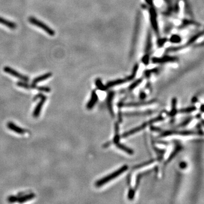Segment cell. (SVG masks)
<instances>
[{
	"label": "cell",
	"mask_w": 204,
	"mask_h": 204,
	"mask_svg": "<svg viewBox=\"0 0 204 204\" xmlns=\"http://www.w3.org/2000/svg\"><path fill=\"white\" fill-rule=\"evenodd\" d=\"M151 123H153L152 120H151L149 121L148 122H144L143 124H142L141 126H137L136 128H134L133 129L130 130L122 134V137L123 138H126V137H129L130 135H132V134H135L136 133L138 132H140V130L145 129L146 127L147 126H148L149 124H151Z\"/></svg>",
	"instance_id": "4"
},
{
	"label": "cell",
	"mask_w": 204,
	"mask_h": 204,
	"mask_svg": "<svg viewBox=\"0 0 204 204\" xmlns=\"http://www.w3.org/2000/svg\"><path fill=\"white\" fill-rule=\"evenodd\" d=\"M35 197V194L30 192L18 197L17 202L19 203H24L28 201L31 200Z\"/></svg>",
	"instance_id": "11"
},
{
	"label": "cell",
	"mask_w": 204,
	"mask_h": 204,
	"mask_svg": "<svg viewBox=\"0 0 204 204\" xmlns=\"http://www.w3.org/2000/svg\"><path fill=\"white\" fill-rule=\"evenodd\" d=\"M127 81L126 79H116L114 81H112L109 82H108L106 85V86L107 87L108 89V88H111L113 87L114 86H117V85H122L124 83H126Z\"/></svg>",
	"instance_id": "13"
},
{
	"label": "cell",
	"mask_w": 204,
	"mask_h": 204,
	"mask_svg": "<svg viewBox=\"0 0 204 204\" xmlns=\"http://www.w3.org/2000/svg\"><path fill=\"white\" fill-rule=\"evenodd\" d=\"M154 160H151V161H149L146 162H145L143 163V164H141V165H137V166H136L135 167H134V169H136V168H140L141 167H144L145 166H147V165H150V164H151L154 162Z\"/></svg>",
	"instance_id": "27"
},
{
	"label": "cell",
	"mask_w": 204,
	"mask_h": 204,
	"mask_svg": "<svg viewBox=\"0 0 204 204\" xmlns=\"http://www.w3.org/2000/svg\"><path fill=\"white\" fill-rule=\"evenodd\" d=\"M140 97L141 99H145L146 98V94L144 92H141L140 93Z\"/></svg>",
	"instance_id": "31"
},
{
	"label": "cell",
	"mask_w": 204,
	"mask_h": 204,
	"mask_svg": "<svg viewBox=\"0 0 204 204\" xmlns=\"http://www.w3.org/2000/svg\"><path fill=\"white\" fill-rule=\"evenodd\" d=\"M114 93L113 92H110V93L108 94V107H109V109H110V112H111V115H114V112H113V110L112 109V105H111V100L112 99V98L114 97Z\"/></svg>",
	"instance_id": "22"
},
{
	"label": "cell",
	"mask_w": 204,
	"mask_h": 204,
	"mask_svg": "<svg viewBox=\"0 0 204 204\" xmlns=\"http://www.w3.org/2000/svg\"><path fill=\"white\" fill-rule=\"evenodd\" d=\"M44 96V95L43 94H36L35 97H34L33 100H34V101H36V100H37V99H41V98H43Z\"/></svg>",
	"instance_id": "29"
},
{
	"label": "cell",
	"mask_w": 204,
	"mask_h": 204,
	"mask_svg": "<svg viewBox=\"0 0 204 204\" xmlns=\"http://www.w3.org/2000/svg\"><path fill=\"white\" fill-rule=\"evenodd\" d=\"M196 47H204V42H201V43L197 44Z\"/></svg>",
	"instance_id": "32"
},
{
	"label": "cell",
	"mask_w": 204,
	"mask_h": 204,
	"mask_svg": "<svg viewBox=\"0 0 204 204\" xmlns=\"http://www.w3.org/2000/svg\"><path fill=\"white\" fill-rule=\"evenodd\" d=\"M17 85L18 87H20L22 88H24L26 89H36L37 88V85L35 84H29L27 82H25V81H20L17 83Z\"/></svg>",
	"instance_id": "14"
},
{
	"label": "cell",
	"mask_w": 204,
	"mask_h": 204,
	"mask_svg": "<svg viewBox=\"0 0 204 204\" xmlns=\"http://www.w3.org/2000/svg\"><path fill=\"white\" fill-rule=\"evenodd\" d=\"M151 33L150 31L148 32L147 36L146 42V47H145V52L146 53L149 52L151 49L152 47V39H151Z\"/></svg>",
	"instance_id": "16"
},
{
	"label": "cell",
	"mask_w": 204,
	"mask_h": 204,
	"mask_svg": "<svg viewBox=\"0 0 204 204\" xmlns=\"http://www.w3.org/2000/svg\"><path fill=\"white\" fill-rule=\"evenodd\" d=\"M149 13L150 16L151 25L154 30L155 32L158 34H159V28L158 25L157 19V13L154 9V7H150L149 10Z\"/></svg>",
	"instance_id": "5"
},
{
	"label": "cell",
	"mask_w": 204,
	"mask_h": 204,
	"mask_svg": "<svg viewBox=\"0 0 204 204\" xmlns=\"http://www.w3.org/2000/svg\"><path fill=\"white\" fill-rule=\"evenodd\" d=\"M7 127L8 129L16 133H18L19 134L23 135V134H25V133H29V130L21 128V127H19L18 126H17L16 124H15L13 122H8L7 123Z\"/></svg>",
	"instance_id": "7"
},
{
	"label": "cell",
	"mask_w": 204,
	"mask_h": 204,
	"mask_svg": "<svg viewBox=\"0 0 204 204\" xmlns=\"http://www.w3.org/2000/svg\"><path fill=\"white\" fill-rule=\"evenodd\" d=\"M139 16H140V14H138L137 19L136 28H135V31H134V37H133V39L132 48V50L133 51L132 54H133V52L134 51L135 45H136V42L137 40L138 34H139V31H140V19Z\"/></svg>",
	"instance_id": "9"
},
{
	"label": "cell",
	"mask_w": 204,
	"mask_h": 204,
	"mask_svg": "<svg viewBox=\"0 0 204 204\" xmlns=\"http://www.w3.org/2000/svg\"><path fill=\"white\" fill-rule=\"evenodd\" d=\"M138 68H139V65H138V64H137L134 65V66L133 67V69L132 74L129 75V76H128L127 78H126L128 82L130 81H132L133 79L135 78V77H136V75H137V72H138Z\"/></svg>",
	"instance_id": "19"
},
{
	"label": "cell",
	"mask_w": 204,
	"mask_h": 204,
	"mask_svg": "<svg viewBox=\"0 0 204 204\" xmlns=\"http://www.w3.org/2000/svg\"><path fill=\"white\" fill-rule=\"evenodd\" d=\"M29 21L32 25L38 26V27L42 29L48 35H50V36L54 35L55 32L54 31V30L52 29H50V27L49 26H48L46 24L44 23L43 22L40 21L39 20L37 19L36 18L33 17H30L29 18Z\"/></svg>",
	"instance_id": "2"
},
{
	"label": "cell",
	"mask_w": 204,
	"mask_h": 204,
	"mask_svg": "<svg viewBox=\"0 0 204 204\" xmlns=\"http://www.w3.org/2000/svg\"><path fill=\"white\" fill-rule=\"evenodd\" d=\"M135 193H136V190L134 189H132V188H130L129 192H128V197L129 200H132L133 199L134 195H135Z\"/></svg>",
	"instance_id": "26"
},
{
	"label": "cell",
	"mask_w": 204,
	"mask_h": 204,
	"mask_svg": "<svg viewBox=\"0 0 204 204\" xmlns=\"http://www.w3.org/2000/svg\"><path fill=\"white\" fill-rule=\"evenodd\" d=\"M46 100H47V97H46L45 95L40 99L39 102L36 105V107L35 108L34 112H33V114H32V116L34 118H38L39 116L40 112H41L43 107V105L46 102Z\"/></svg>",
	"instance_id": "8"
},
{
	"label": "cell",
	"mask_w": 204,
	"mask_h": 204,
	"mask_svg": "<svg viewBox=\"0 0 204 204\" xmlns=\"http://www.w3.org/2000/svg\"><path fill=\"white\" fill-rule=\"evenodd\" d=\"M177 60H178V58L175 57L170 56H165L162 58H153L152 62L154 64H163L166 62H174Z\"/></svg>",
	"instance_id": "6"
},
{
	"label": "cell",
	"mask_w": 204,
	"mask_h": 204,
	"mask_svg": "<svg viewBox=\"0 0 204 204\" xmlns=\"http://www.w3.org/2000/svg\"><path fill=\"white\" fill-rule=\"evenodd\" d=\"M143 79L142 78L138 79L137 80H136V81H134V82H133L130 86H129L128 89L129 90H132L134 89L136 87L138 86L140 83H141L142 82Z\"/></svg>",
	"instance_id": "23"
},
{
	"label": "cell",
	"mask_w": 204,
	"mask_h": 204,
	"mask_svg": "<svg viewBox=\"0 0 204 204\" xmlns=\"http://www.w3.org/2000/svg\"><path fill=\"white\" fill-rule=\"evenodd\" d=\"M52 75V73H50V72L47 73H46V74H44L43 75H40L39 77H36L34 79V80L32 81V83L36 85L38 83L40 82L43 81H45V80H46L47 79L50 78V77H51Z\"/></svg>",
	"instance_id": "12"
},
{
	"label": "cell",
	"mask_w": 204,
	"mask_h": 204,
	"mask_svg": "<svg viewBox=\"0 0 204 204\" xmlns=\"http://www.w3.org/2000/svg\"><path fill=\"white\" fill-rule=\"evenodd\" d=\"M115 126V137H114V140H113V142L116 145V144L120 142V134H119V126H118V123H116Z\"/></svg>",
	"instance_id": "18"
},
{
	"label": "cell",
	"mask_w": 204,
	"mask_h": 204,
	"mask_svg": "<svg viewBox=\"0 0 204 204\" xmlns=\"http://www.w3.org/2000/svg\"><path fill=\"white\" fill-rule=\"evenodd\" d=\"M4 71L6 73L9 74H10L11 75L19 79H21L22 81H25V82H29L30 79H29V77L26 76V75H23L21 74L19 72L16 71L14 69H12V68L9 67V66H5L4 68Z\"/></svg>",
	"instance_id": "3"
},
{
	"label": "cell",
	"mask_w": 204,
	"mask_h": 204,
	"mask_svg": "<svg viewBox=\"0 0 204 204\" xmlns=\"http://www.w3.org/2000/svg\"><path fill=\"white\" fill-rule=\"evenodd\" d=\"M0 24L6 26L8 28L12 29V30L15 29L17 27V25L15 24L14 23L9 21H7L6 19H4V18H2L1 17H0Z\"/></svg>",
	"instance_id": "15"
},
{
	"label": "cell",
	"mask_w": 204,
	"mask_h": 204,
	"mask_svg": "<svg viewBox=\"0 0 204 204\" xmlns=\"http://www.w3.org/2000/svg\"><path fill=\"white\" fill-rule=\"evenodd\" d=\"M152 102H141V103H132L128 104H122V106H128V107H134V106H145L147 104H150Z\"/></svg>",
	"instance_id": "21"
},
{
	"label": "cell",
	"mask_w": 204,
	"mask_h": 204,
	"mask_svg": "<svg viewBox=\"0 0 204 204\" xmlns=\"http://www.w3.org/2000/svg\"><path fill=\"white\" fill-rule=\"evenodd\" d=\"M149 61H150V56L148 54H146L144 55L143 58H142V61L143 62V64L145 65L149 64Z\"/></svg>",
	"instance_id": "28"
},
{
	"label": "cell",
	"mask_w": 204,
	"mask_h": 204,
	"mask_svg": "<svg viewBox=\"0 0 204 204\" xmlns=\"http://www.w3.org/2000/svg\"><path fill=\"white\" fill-rule=\"evenodd\" d=\"M116 146H117V147H118V149H120V150L125 151L126 153L130 154V155H132L134 153V151H133L132 149H130L128 147L120 143V142L116 144Z\"/></svg>",
	"instance_id": "17"
},
{
	"label": "cell",
	"mask_w": 204,
	"mask_h": 204,
	"mask_svg": "<svg viewBox=\"0 0 204 204\" xmlns=\"http://www.w3.org/2000/svg\"><path fill=\"white\" fill-rule=\"evenodd\" d=\"M95 85L97 86V88L98 89L100 90H102V91H106V90L108 89L107 86L104 85L100 79L98 78L96 79Z\"/></svg>",
	"instance_id": "20"
},
{
	"label": "cell",
	"mask_w": 204,
	"mask_h": 204,
	"mask_svg": "<svg viewBox=\"0 0 204 204\" xmlns=\"http://www.w3.org/2000/svg\"><path fill=\"white\" fill-rule=\"evenodd\" d=\"M98 100V95H97L96 91L95 90H94L92 91L90 100L87 104V108L88 110H91L97 103Z\"/></svg>",
	"instance_id": "10"
},
{
	"label": "cell",
	"mask_w": 204,
	"mask_h": 204,
	"mask_svg": "<svg viewBox=\"0 0 204 204\" xmlns=\"http://www.w3.org/2000/svg\"><path fill=\"white\" fill-rule=\"evenodd\" d=\"M128 166L124 165L118 170L115 171V172H112L111 174L106 176L103 178L98 180L95 183V186L97 187H100V186H103L104 184L110 182L111 180H112L113 179H116L119 176L121 175L122 174H123L124 172H126V170H128Z\"/></svg>",
	"instance_id": "1"
},
{
	"label": "cell",
	"mask_w": 204,
	"mask_h": 204,
	"mask_svg": "<svg viewBox=\"0 0 204 204\" xmlns=\"http://www.w3.org/2000/svg\"><path fill=\"white\" fill-rule=\"evenodd\" d=\"M182 40L180 36L178 35H173L170 39V42L172 43H179Z\"/></svg>",
	"instance_id": "24"
},
{
	"label": "cell",
	"mask_w": 204,
	"mask_h": 204,
	"mask_svg": "<svg viewBox=\"0 0 204 204\" xmlns=\"http://www.w3.org/2000/svg\"><path fill=\"white\" fill-rule=\"evenodd\" d=\"M166 42H167V39H161L159 40L158 43V46H162Z\"/></svg>",
	"instance_id": "30"
},
{
	"label": "cell",
	"mask_w": 204,
	"mask_h": 204,
	"mask_svg": "<svg viewBox=\"0 0 204 204\" xmlns=\"http://www.w3.org/2000/svg\"><path fill=\"white\" fill-rule=\"evenodd\" d=\"M147 3L149 4V5H153V1L152 0H146Z\"/></svg>",
	"instance_id": "33"
},
{
	"label": "cell",
	"mask_w": 204,
	"mask_h": 204,
	"mask_svg": "<svg viewBox=\"0 0 204 204\" xmlns=\"http://www.w3.org/2000/svg\"><path fill=\"white\" fill-rule=\"evenodd\" d=\"M36 89L40 92H44V93H50V88L47 86H37Z\"/></svg>",
	"instance_id": "25"
}]
</instances>
